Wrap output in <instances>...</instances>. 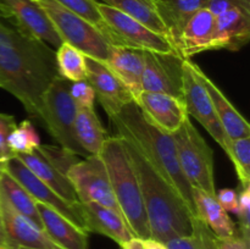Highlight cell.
Returning a JSON list of instances; mask_svg holds the SVG:
<instances>
[{"label": "cell", "instance_id": "6da1fadb", "mask_svg": "<svg viewBox=\"0 0 250 249\" xmlns=\"http://www.w3.org/2000/svg\"><path fill=\"white\" fill-rule=\"evenodd\" d=\"M58 77L55 50L0 17V88L39 121L44 93Z\"/></svg>", "mask_w": 250, "mask_h": 249}, {"label": "cell", "instance_id": "7a4b0ae2", "mask_svg": "<svg viewBox=\"0 0 250 249\" xmlns=\"http://www.w3.org/2000/svg\"><path fill=\"white\" fill-rule=\"evenodd\" d=\"M122 139L138 178L150 238L164 244L175 237L193 236V221L197 216L187 203L131 142Z\"/></svg>", "mask_w": 250, "mask_h": 249}, {"label": "cell", "instance_id": "3957f363", "mask_svg": "<svg viewBox=\"0 0 250 249\" xmlns=\"http://www.w3.org/2000/svg\"><path fill=\"white\" fill-rule=\"evenodd\" d=\"M109 119L116 129L117 136L129 141L141 151L156 172L177 190L197 216L192 187L180 167L171 134L151 124L134 102L127 104L119 114Z\"/></svg>", "mask_w": 250, "mask_h": 249}, {"label": "cell", "instance_id": "277c9868", "mask_svg": "<svg viewBox=\"0 0 250 249\" xmlns=\"http://www.w3.org/2000/svg\"><path fill=\"white\" fill-rule=\"evenodd\" d=\"M99 155L106 167L110 186L120 211L133 236L150 238L148 217L138 178L124 139L119 136L107 137Z\"/></svg>", "mask_w": 250, "mask_h": 249}, {"label": "cell", "instance_id": "5b68a950", "mask_svg": "<svg viewBox=\"0 0 250 249\" xmlns=\"http://www.w3.org/2000/svg\"><path fill=\"white\" fill-rule=\"evenodd\" d=\"M171 137L180 167L190 187L199 188L211 195L216 194L212 149L192 124L190 117Z\"/></svg>", "mask_w": 250, "mask_h": 249}, {"label": "cell", "instance_id": "8992f818", "mask_svg": "<svg viewBox=\"0 0 250 249\" xmlns=\"http://www.w3.org/2000/svg\"><path fill=\"white\" fill-rule=\"evenodd\" d=\"M68 84L70 82L60 76L49 85L42 99L39 121L59 146L72 151L76 155L88 156L76 139L75 120L77 106L68 92Z\"/></svg>", "mask_w": 250, "mask_h": 249}, {"label": "cell", "instance_id": "52a82bcc", "mask_svg": "<svg viewBox=\"0 0 250 249\" xmlns=\"http://www.w3.org/2000/svg\"><path fill=\"white\" fill-rule=\"evenodd\" d=\"M50 19L61 41L71 44L88 58L104 62L111 44L99 28L61 6L55 0H37Z\"/></svg>", "mask_w": 250, "mask_h": 249}, {"label": "cell", "instance_id": "ba28073f", "mask_svg": "<svg viewBox=\"0 0 250 249\" xmlns=\"http://www.w3.org/2000/svg\"><path fill=\"white\" fill-rule=\"evenodd\" d=\"M98 9L105 22V37L111 45L155 53H176L165 36L155 33L120 10L100 1H98Z\"/></svg>", "mask_w": 250, "mask_h": 249}, {"label": "cell", "instance_id": "9c48e42d", "mask_svg": "<svg viewBox=\"0 0 250 249\" xmlns=\"http://www.w3.org/2000/svg\"><path fill=\"white\" fill-rule=\"evenodd\" d=\"M66 176L80 203H98L120 211L110 186L106 167L99 154L88 155L83 160H78L68 168Z\"/></svg>", "mask_w": 250, "mask_h": 249}, {"label": "cell", "instance_id": "30bf717a", "mask_svg": "<svg viewBox=\"0 0 250 249\" xmlns=\"http://www.w3.org/2000/svg\"><path fill=\"white\" fill-rule=\"evenodd\" d=\"M182 99L185 102L189 117L197 120L208 132L211 134L216 143L227 151L229 137L225 132L214 106L211 99L205 89L204 84L198 77L192 59L183 62V92Z\"/></svg>", "mask_w": 250, "mask_h": 249}, {"label": "cell", "instance_id": "8fae6325", "mask_svg": "<svg viewBox=\"0 0 250 249\" xmlns=\"http://www.w3.org/2000/svg\"><path fill=\"white\" fill-rule=\"evenodd\" d=\"M143 92L164 93L182 99L183 62L186 59L176 53L144 51Z\"/></svg>", "mask_w": 250, "mask_h": 249}, {"label": "cell", "instance_id": "7c38bea8", "mask_svg": "<svg viewBox=\"0 0 250 249\" xmlns=\"http://www.w3.org/2000/svg\"><path fill=\"white\" fill-rule=\"evenodd\" d=\"M5 172L9 173L12 178H15L36 199L37 203H42V204L51 208L59 214L65 216L66 219L70 220L71 222H73L76 226L85 231L81 203H70L61 198L49 186L42 182L16 156L6 161Z\"/></svg>", "mask_w": 250, "mask_h": 249}, {"label": "cell", "instance_id": "4fadbf2b", "mask_svg": "<svg viewBox=\"0 0 250 249\" xmlns=\"http://www.w3.org/2000/svg\"><path fill=\"white\" fill-rule=\"evenodd\" d=\"M85 80L92 85L95 93V99L99 100L107 116L110 117L119 114L122 107L134 102L133 95L128 88L110 71V68L103 61L85 56Z\"/></svg>", "mask_w": 250, "mask_h": 249}, {"label": "cell", "instance_id": "5bb4252c", "mask_svg": "<svg viewBox=\"0 0 250 249\" xmlns=\"http://www.w3.org/2000/svg\"><path fill=\"white\" fill-rule=\"evenodd\" d=\"M0 2L9 12V20H14L20 31L50 46L61 45L62 41L37 0H0Z\"/></svg>", "mask_w": 250, "mask_h": 249}, {"label": "cell", "instance_id": "9a60e30c", "mask_svg": "<svg viewBox=\"0 0 250 249\" xmlns=\"http://www.w3.org/2000/svg\"><path fill=\"white\" fill-rule=\"evenodd\" d=\"M134 103L151 124L168 134L177 131L189 117L183 99L173 95L142 92Z\"/></svg>", "mask_w": 250, "mask_h": 249}, {"label": "cell", "instance_id": "2e32d148", "mask_svg": "<svg viewBox=\"0 0 250 249\" xmlns=\"http://www.w3.org/2000/svg\"><path fill=\"white\" fill-rule=\"evenodd\" d=\"M0 211L9 243L12 249H62L48 236L43 228L34 224L28 217L12 209L0 198Z\"/></svg>", "mask_w": 250, "mask_h": 249}, {"label": "cell", "instance_id": "e0dca14e", "mask_svg": "<svg viewBox=\"0 0 250 249\" xmlns=\"http://www.w3.org/2000/svg\"><path fill=\"white\" fill-rule=\"evenodd\" d=\"M250 38V11L231 9L215 16L210 50H241Z\"/></svg>", "mask_w": 250, "mask_h": 249}, {"label": "cell", "instance_id": "ac0fdd59", "mask_svg": "<svg viewBox=\"0 0 250 249\" xmlns=\"http://www.w3.org/2000/svg\"><path fill=\"white\" fill-rule=\"evenodd\" d=\"M215 32V16L207 9H200L189 17L175 43V49L186 60L210 50Z\"/></svg>", "mask_w": 250, "mask_h": 249}, {"label": "cell", "instance_id": "d6986e66", "mask_svg": "<svg viewBox=\"0 0 250 249\" xmlns=\"http://www.w3.org/2000/svg\"><path fill=\"white\" fill-rule=\"evenodd\" d=\"M81 208H82L85 231L88 233L94 232L109 237L120 247L134 237L126 220L117 210L104 207L98 203H84V204L81 203Z\"/></svg>", "mask_w": 250, "mask_h": 249}, {"label": "cell", "instance_id": "ffe728a7", "mask_svg": "<svg viewBox=\"0 0 250 249\" xmlns=\"http://www.w3.org/2000/svg\"><path fill=\"white\" fill-rule=\"evenodd\" d=\"M144 50L110 45L105 65L126 85L133 95V100L143 92L142 78L144 71Z\"/></svg>", "mask_w": 250, "mask_h": 249}, {"label": "cell", "instance_id": "44dd1931", "mask_svg": "<svg viewBox=\"0 0 250 249\" xmlns=\"http://www.w3.org/2000/svg\"><path fill=\"white\" fill-rule=\"evenodd\" d=\"M195 72L198 77L204 84L210 99H211L212 106L215 112L224 127L227 136L232 139L236 138H247L250 137V124L246 119L237 111L236 107L232 105V103L227 99L221 89L205 75L204 71L194 62Z\"/></svg>", "mask_w": 250, "mask_h": 249}, {"label": "cell", "instance_id": "7402d4cb", "mask_svg": "<svg viewBox=\"0 0 250 249\" xmlns=\"http://www.w3.org/2000/svg\"><path fill=\"white\" fill-rule=\"evenodd\" d=\"M37 209L44 231L58 246L62 249H89L88 232L42 203H37Z\"/></svg>", "mask_w": 250, "mask_h": 249}, {"label": "cell", "instance_id": "603a6c76", "mask_svg": "<svg viewBox=\"0 0 250 249\" xmlns=\"http://www.w3.org/2000/svg\"><path fill=\"white\" fill-rule=\"evenodd\" d=\"M193 203L197 217L219 238H227L237 234V225L229 217V212L219 204L215 195L199 188L192 187Z\"/></svg>", "mask_w": 250, "mask_h": 249}, {"label": "cell", "instance_id": "cb8c5ba5", "mask_svg": "<svg viewBox=\"0 0 250 249\" xmlns=\"http://www.w3.org/2000/svg\"><path fill=\"white\" fill-rule=\"evenodd\" d=\"M15 156L61 198L70 203H80L67 176L60 172L53 164L49 163L38 149L33 153L16 154Z\"/></svg>", "mask_w": 250, "mask_h": 249}, {"label": "cell", "instance_id": "d4e9b609", "mask_svg": "<svg viewBox=\"0 0 250 249\" xmlns=\"http://www.w3.org/2000/svg\"><path fill=\"white\" fill-rule=\"evenodd\" d=\"M208 1L209 0H153L173 48L186 22L198 10L207 7Z\"/></svg>", "mask_w": 250, "mask_h": 249}, {"label": "cell", "instance_id": "484cf974", "mask_svg": "<svg viewBox=\"0 0 250 249\" xmlns=\"http://www.w3.org/2000/svg\"><path fill=\"white\" fill-rule=\"evenodd\" d=\"M75 134L78 144L87 155H98L105 139L109 137L94 109H77Z\"/></svg>", "mask_w": 250, "mask_h": 249}, {"label": "cell", "instance_id": "4316f807", "mask_svg": "<svg viewBox=\"0 0 250 249\" xmlns=\"http://www.w3.org/2000/svg\"><path fill=\"white\" fill-rule=\"evenodd\" d=\"M0 198L4 199L12 209L23 216L28 217L31 221L43 228L38 209H37L36 199L6 172L2 173L0 177Z\"/></svg>", "mask_w": 250, "mask_h": 249}, {"label": "cell", "instance_id": "83f0119b", "mask_svg": "<svg viewBox=\"0 0 250 249\" xmlns=\"http://www.w3.org/2000/svg\"><path fill=\"white\" fill-rule=\"evenodd\" d=\"M98 1L120 10L127 16L141 22L153 32L165 36L168 39L167 29L161 21L153 0H98Z\"/></svg>", "mask_w": 250, "mask_h": 249}, {"label": "cell", "instance_id": "f1b7e54d", "mask_svg": "<svg viewBox=\"0 0 250 249\" xmlns=\"http://www.w3.org/2000/svg\"><path fill=\"white\" fill-rule=\"evenodd\" d=\"M56 65L59 75L68 82L85 80L87 76V63L85 55L71 44L62 42L56 48Z\"/></svg>", "mask_w": 250, "mask_h": 249}, {"label": "cell", "instance_id": "f546056e", "mask_svg": "<svg viewBox=\"0 0 250 249\" xmlns=\"http://www.w3.org/2000/svg\"><path fill=\"white\" fill-rule=\"evenodd\" d=\"M227 156L232 161L239 180V187L250 185V137L229 139Z\"/></svg>", "mask_w": 250, "mask_h": 249}, {"label": "cell", "instance_id": "4dcf8cb0", "mask_svg": "<svg viewBox=\"0 0 250 249\" xmlns=\"http://www.w3.org/2000/svg\"><path fill=\"white\" fill-rule=\"evenodd\" d=\"M7 146L16 154H29L41 146V138L29 120H24L17 124L7 137Z\"/></svg>", "mask_w": 250, "mask_h": 249}, {"label": "cell", "instance_id": "1f68e13d", "mask_svg": "<svg viewBox=\"0 0 250 249\" xmlns=\"http://www.w3.org/2000/svg\"><path fill=\"white\" fill-rule=\"evenodd\" d=\"M55 1L94 24L105 36V22L98 9V0H55Z\"/></svg>", "mask_w": 250, "mask_h": 249}, {"label": "cell", "instance_id": "d6a6232c", "mask_svg": "<svg viewBox=\"0 0 250 249\" xmlns=\"http://www.w3.org/2000/svg\"><path fill=\"white\" fill-rule=\"evenodd\" d=\"M38 150L43 154L44 158L49 163L53 164L60 172L65 173V175L67 173L68 168L78 161V158L76 154L67 150V149L61 148L59 145H42L41 144Z\"/></svg>", "mask_w": 250, "mask_h": 249}, {"label": "cell", "instance_id": "836d02e7", "mask_svg": "<svg viewBox=\"0 0 250 249\" xmlns=\"http://www.w3.org/2000/svg\"><path fill=\"white\" fill-rule=\"evenodd\" d=\"M68 92L77 109H94L95 93L87 80L70 82Z\"/></svg>", "mask_w": 250, "mask_h": 249}, {"label": "cell", "instance_id": "e575fe53", "mask_svg": "<svg viewBox=\"0 0 250 249\" xmlns=\"http://www.w3.org/2000/svg\"><path fill=\"white\" fill-rule=\"evenodd\" d=\"M238 217V233L246 241L249 242L250 231V185L239 187L238 190V209L236 212Z\"/></svg>", "mask_w": 250, "mask_h": 249}, {"label": "cell", "instance_id": "d590c367", "mask_svg": "<svg viewBox=\"0 0 250 249\" xmlns=\"http://www.w3.org/2000/svg\"><path fill=\"white\" fill-rule=\"evenodd\" d=\"M16 126V119L12 115L0 112V159L5 163L14 158V154L7 146V137Z\"/></svg>", "mask_w": 250, "mask_h": 249}, {"label": "cell", "instance_id": "8d00e7d4", "mask_svg": "<svg viewBox=\"0 0 250 249\" xmlns=\"http://www.w3.org/2000/svg\"><path fill=\"white\" fill-rule=\"evenodd\" d=\"M193 227H194L193 237H194L198 249H216L214 233L198 217H195L193 221Z\"/></svg>", "mask_w": 250, "mask_h": 249}, {"label": "cell", "instance_id": "74e56055", "mask_svg": "<svg viewBox=\"0 0 250 249\" xmlns=\"http://www.w3.org/2000/svg\"><path fill=\"white\" fill-rule=\"evenodd\" d=\"M207 9L214 16L231 9H243L250 11V0H209Z\"/></svg>", "mask_w": 250, "mask_h": 249}, {"label": "cell", "instance_id": "f35d334b", "mask_svg": "<svg viewBox=\"0 0 250 249\" xmlns=\"http://www.w3.org/2000/svg\"><path fill=\"white\" fill-rule=\"evenodd\" d=\"M217 202L225 209V211L231 212L236 215L237 209H238V190L234 188H222V189L216 190Z\"/></svg>", "mask_w": 250, "mask_h": 249}, {"label": "cell", "instance_id": "ab89813d", "mask_svg": "<svg viewBox=\"0 0 250 249\" xmlns=\"http://www.w3.org/2000/svg\"><path fill=\"white\" fill-rule=\"evenodd\" d=\"M214 242L216 249H249V242L246 241L241 234H237L227 238H219L214 236Z\"/></svg>", "mask_w": 250, "mask_h": 249}, {"label": "cell", "instance_id": "60d3db41", "mask_svg": "<svg viewBox=\"0 0 250 249\" xmlns=\"http://www.w3.org/2000/svg\"><path fill=\"white\" fill-rule=\"evenodd\" d=\"M121 249H167L163 243L153 238L132 237L128 242L122 244Z\"/></svg>", "mask_w": 250, "mask_h": 249}, {"label": "cell", "instance_id": "b9f144b4", "mask_svg": "<svg viewBox=\"0 0 250 249\" xmlns=\"http://www.w3.org/2000/svg\"><path fill=\"white\" fill-rule=\"evenodd\" d=\"M164 246L167 249H198L193 236H181L168 239Z\"/></svg>", "mask_w": 250, "mask_h": 249}, {"label": "cell", "instance_id": "7bdbcfd3", "mask_svg": "<svg viewBox=\"0 0 250 249\" xmlns=\"http://www.w3.org/2000/svg\"><path fill=\"white\" fill-rule=\"evenodd\" d=\"M0 249H12L11 244L9 243V239H7L6 232H5L1 211H0Z\"/></svg>", "mask_w": 250, "mask_h": 249}, {"label": "cell", "instance_id": "ee69618b", "mask_svg": "<svg viewBox=\"0 0 250 249\" xmlns=\"http://www.w3.org/2000/svg\"><path fill=\"white\" fill-rule=\"evenodd\" d=\"M0 17H1V19H10L9 12H7V10L5 9V6L1 2H0Z\"/></svg>", "mask_w": 250, "mask_h": 249}, {"label": "cell", "instance_id": "f6af8a7d", "mask_svg": "<svg viewBox=\"0 0 250 249\" xmlns=\"http://www.w3.org/2000/svg\"><path fill=\"white\" fill-rule=\"evenodd\" d=\"M5 161H2L1 159H0V177H1L2 176V173L5 172Z\"/></svg>", "mask_w": 250, "mask_h": 249}, {"label": "cell", "instance_id": "bcb514c9", "mask_svg": "<svg viewBox=\"0 0 250 249\" xmlns=\"http://www.w3.org/2000/svg\"><path fill=\"white\" fill-rule=\"evenodd\" d=\"M17 249H28V248H17Z\"/></svg>", "mask_w": 250, "mask_h": 249}]
</instances>
